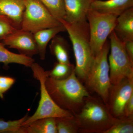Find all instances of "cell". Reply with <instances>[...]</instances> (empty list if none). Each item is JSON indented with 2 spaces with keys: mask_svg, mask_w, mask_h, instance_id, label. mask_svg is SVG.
<instances>
[{
  "mask_svg": "<svg viewBox=\"0 0 133 133\" xmlns=\"http://www.w3.org/2000/svg\"><path fill=\"white\" fill-rule=\"evenodd\" d=\"M45 84L48 92L56 104L74 115L80 111L85 99L90 96L78 78L74 70L69 77L63 80L48 77Z\"/></svg>",
  "mask_w": 133,
  "mask_h": 133,
  "instance_id": "obj_1",
  "label": "cell"
},
{
  "mask_svg": "<svg viewBox=\"0 0 133 133\" xmlns=\"http://www.w3.org/2000/svg\"><path fill=\"white\" fill-rule=\"evenodd\" d=\"M59 21L66 29L72 44L76 62L75 74L81 82H85L95 58L90 44L88 22L71 23L63 19Z\"/></svg>",
  "mask_w": 133,
  "mask_h": 133,
  "instance_id": "obj_2",
  "label": "cell"
},
{
  "mask_svg": "<svg viewBox=\"0 0 133 133\" xmlns=\"http://www.w3.org/2000/svg\"><path fill=\"white\" fill-rule=\"evenodd\" d=\"M74 116L79 132L83 133H103L117 119L111 114L106 105L91 95L85 99L80 111Z\"/></svg>",
  "mask_w": 133,
  "mask_h": 133,
  "instance_id": "obj_3",
  "label": "cell"
},
{
  "mask_svg": "<svg viewBox=\"0 0 133 133\" xmlns=\"http://www.w3.org/2000/svg\"><path fill=\"white\" fill-rule=\"evenodd\" d=\"M109 50L110 44L107 41L100 52L95 57L85 82L89 89L99 95L106 105L112 85L108 61Z\"/></svg>",
  "mask_w": 133,
  "mask_h": 133,
  "instance_id": "obj_4",
  "label": "cell"
},
{
  "mask_svg": "<svg viewBox=\"0 0 133 133\" xmlns=\"http://www.w3.org/2000/svg\"><path fill=\"white\" fill-rule=\"evenodd\" d=\"M30 68L33 72V77L40 83L41 98L36 112L32 116H29L22 126L27 125L36 120L43 118L74 116L70 112L59 107L48 92L45 84V80L48 77V71H45L41 65L35 62Z\"/></svg>",
  "mask_w": 133,
  "mask_h": 133,
  "instance_id": "obj_5",
  "label": "cell"
},
{
  "mask_svg": "<svg viewBox=\"0 0 133 133\" xmlns=\"http://www.w3.org/2000/svg\"><path fill=\"white\" fill-rule=\"evenodd\" d=\"M118 16L91 9L88 11L87 19L89 26L90 44L94 56L100 52L108 37L114 30Z\"/></svg>",
  "mask_w": 133,
  "mask_h": 133,
  "instance_id": "obj_6",
  "label": "cell"
},
{
  "mask_svg": "<svg viewBox=\"0 0 133 133\" xmlns=\"http://www.w3.org/2000/svg\"><path fill=\"white\" fill-rule=\"evenodd\" d=\"M21 29L34 34L62 25L39 0H25Z\"/></svg>",
  "mask_w": 133,
  "mask_h": 133,
  "instance_id": "obj_7",
  "label": "cell"
},
{
  "mask_svg": "<svg viewBox=\"0 0 133 133\" xmlns=\"http://www.w3.org/2000/svg\"><path fill=\"white\" fill-rule=\"evenodd\" d=\"M109 37V76L112 85H115L124 79L133 76V62L127 54L123 42L118 38L114 31Z\"/></svg>",
  "mask_w": 133,
  "mask_h": 133,
  "instance_id": "obj_8",
  "label": "cell"
},
{
  "mask_svg": "<svg viewBox=\"0 0 133 133\" xmlns=\"http://www.w3.org/2000/svg\"><path fill=\"white\" fill-rule=\"evenodd\" d=\"M133 94V76L112 85L107 106L111 114L116 118H124V110L126 102Z\"/></svg>",
  "mask_w": 133,
  "mask_h": 133,
  "instance_id": "obj_9",
  "label": "cell"
},
{
  "mask_svg": "<svg viewBox=\"0 0 133 133\" xmlns=\"http://www.w3.org/2000/svg\"><path fill=\"white\" fill-rule=\"evenodd\" d=\"M9 48L17 50L20 54L32 57L38 55L37 45L33 33L18 29L2 40Z\"/></svg>",
  "mask_w": 133,
  "mask_h": 133,
  "instance_id": "obj_10",
  "label": "cell"
},
{
  "mask_svg": "<svg viewBox=\"0 0 133 133\" xmlns=\"http://www.w3.org/2000/svg\"><path fill=\"white\" fill-rule=\"evenodd\" d=\"M93 0H64L65 17L69 23L87 21V16Z\"/></svg>",
  "mask_w": 133,
  "mask_h": 133,
  "instance_id": "obj_11",
  "label": "cell"
},
{
  "mask_svg": "<svg viewBox=\"0 0 133 133\" xmlns=\"http://www.w3.org/2000/svg\"><path fill=\"white\" fill-rule=\"evenodd\" d=\"M133 7V0H95L91 9L98 12L118 16L126 10Z\"/></svg>",
  "mask_w": 133,
  "mask_h": 133,
  "instance_id": "obj_12",
  "label": "cell"
},
{
  "mask_svg": "<svg viewBox=\"0 0 133 133\" xmlns=\"http://www.w3.org/2000/svg\"><path fill=\"white\" fill-rule=\"evenodd\" d=\"M114 31L122 42L133 40V7L126 10L118 16Z\"/></svg>",
  "mask_w": 133,
  "mask_h": 133,
  "instance_id": "obj_13",
  "label": "cell"
},
{
  "mask_svg": "<svg viewBox=\"0 0 133 133\" xmlns=\"http://www.w3.org/2000/svg\"><path fill=\"white\" fill-rule=\"evenodd\" d=\"M25 0H0V12L8 17L21 29Z\"/></svg>",
  "mask_w": 133,
  "mask_h": 133,
  "instance_id": "obj_14",
  "label": "cell"
},
{
  "mask_svg": "<svg viewBox=\"0 0 133 133\" xmlns=\"http://www.w3.org/2000/svg\"><path fill=\"white\" fill-rule=\"evenodd\" d=\"M64 31H66V29L62 24L57 27L42 30L33 34L41 60L45 59L47 45L50 41L58 33Z\"/></svg>",
  "mask_w": 133,
  "mask_h": 133,
  "instance_id": "obj_15",
  "label": "cell"
},
{
  "mask_svg": "<svg viewBox=\"0 0 133 133\" xmlns=\"http://www.w3.org/2000/svg\"><path fill=\"white\" fill-rule=\"evenodd\" d=\"M5 46L3 43L0 42V63L3 64L5 67H8L10 64L15 63L30 67L35 62L33 58L11 52Z\"/></svg>",
  "mask_w": 133,
  "mask_h": 133,
  "instance_id": "obj_16",
  "label": "cell"
},
{
  "mask_svg": "<svg viewBox=\"0 0 133 133\" xmlns=\"http://www.w3.org/2000/svg\"><path fill=\"white\" fill-rule=\"evenodd\" d=\"M49 47L51 53L56 58L58 62L71 63L69 45L63 37L58 35L55 36L51 39Z\"/></svg>",
  "mask_w": 133,
  "mask_h": 133,
  "instance_id": "obj_17",
  "label": "cell"
},
{
  "mask_svg": "<svg viewBox=\"0 0 133 133\" xmlns=\"http://www.w3.org/2000/svg\"><path fill=\"white\" fill-rule=\"evenodd\" d=\"M23 127L24 133H57L56 119L52 117L38 119Z\"/></svg>",
  "mask_w": 133,
  "mask_h": 133,
  "instance_id": "obj_18",
  "label": "cell"
},
{
  "mask_svg": "<svg viewBox=\"0 0 133 133\" xmlns=\"http://www.w3.org/2000/svg\"><path fill=\"white\" fill-rule=\"evenodd\" d=\"M74 68V65L71 63L56 62L52 69L48 71V77L56 80L65 79L70 76Z\"/></svg>",
  "mask_w": 133,
  "mask_h": 133,
  "instance_id": "obj_19",
  "label": "cell"
},
{
  "mask_svg": "<svg viewBox=\"0 0 133 133\" xmlns=\"http://www.w3.org/2000/svg\"><path fill=\"white\" fill-rule=\"evenodd\" d=\"M28 113L21 118L5 121L0 119V133H24L23 124L29 118Z\"/></svg>",
  "mask_w": 133,
  "mask_h": 133,
  "instance_id": "obj_20",
  "label": "cell"
},
{
  "mask_svg": "<svg viewBox=\"0 0 133 133\" xmlns=\"http://www.w3.org/2000/svg\"><path fill=\"white\" fill-rule=\"evenodd\" d=\"M57 133H77L79 132V128L75 116L56 118Z\"/></svg>",
  "mask_w": 133,
  "mask_h": 133,
  "instance_id": "obj_21",
  "label": "cell"
},
{
  "mask_svg": "<svg viewBox=\"0 0 133 133\" xmlns=\"http://www.w3.org/2000/svg\"><path fill=\"white\" fill-rule=\"evenodd\" d=\"M56 19L59 21L65 17L64 0H39Z\"/></svg>",
  "mask_w": 133,
  "mask_h": 133,
  "instance_id": "obj_22",
  "label": "cell"
},
{
  "mask_svg": "<svg viewBox=\"0 0 133 133\" xmlns=\"http://www.w3.org/2000/svg\"><path fill=\"white\" fill-rule=\"evenodd\" d=\"M133 118H117L112 125L103 133H133Z\"/></svg>",
  "mask_w": 133,
  "mask_h": 133,
  "instance_id": "obj_23",
  "label": "cell"
},
{
  "mask_svg": "<svg viewBox=\"0 0 133 133\" xmlns=\"http://www.w3.org/2000/svg\"><path fill=\"white\" fill-rule=\"evenodd\" d=\"M18 29L11 19L0 12V41Z\"/></svg>",
  "mask_w": 133,
  "mask_h": 133,
  "instance_id": "obj_24",
  "label": "cell"
},
{
  "mask_svg": "<svg viewBox=\"0 0 133 133\" xmlns=\"http://www.w3.org/2000/svg\"><path fill=\"white\" fill-rule=\"evenodd\" d=\"M16 81L10 77L0 76V98L4 99V94L11 88Z\"/></svg>",
  "mask_w": 133,
  "mask_h": 133,
  "instance_id": "obj_25",
  "label": "cell"
},
{
  "mask_svg": "<svg viewBox=\"0 0 133 133\" xmlns=\"http://www.w3.org/2000/svg\"><path fill=\"white\" fill-rule=\"evenodd\" d=\"M125 118H133V94L126 102L124 110Z\"/></svg>",
  "mask_w": 133,
  "mask_h": 133,
  "instance_id": "obj_26",
  "label": "cell"
},
{
  "mask_svg": "<svg viewBox=\"0 0 133 133\" xmlns=\"http://www.w3.org/2000/svg\"><path fill=\"white\" fill-rule=\"evenodd\" d=\"M122 42L127 54L133 62V40H127Z\"/></svg>",
  "mask_w": 133,
  "mask_h": 133,
  "instance_id": "obj_27",
  "label": "cell"
},
{
  "mask_svg": "<svg viewBox=\"0 0 133 133\" xmlns=\"http://www.w3.org/2000/svg\"><path fill=\"white\" fill-rule=\"evenodd\" d=\"M93 1H95V0H93Z\"/></svg>",
  "mask_w": 133,
  "mask_h": 133,
  "instance_id": "obj_28",
  "label": "cell"
}]
</instances>
